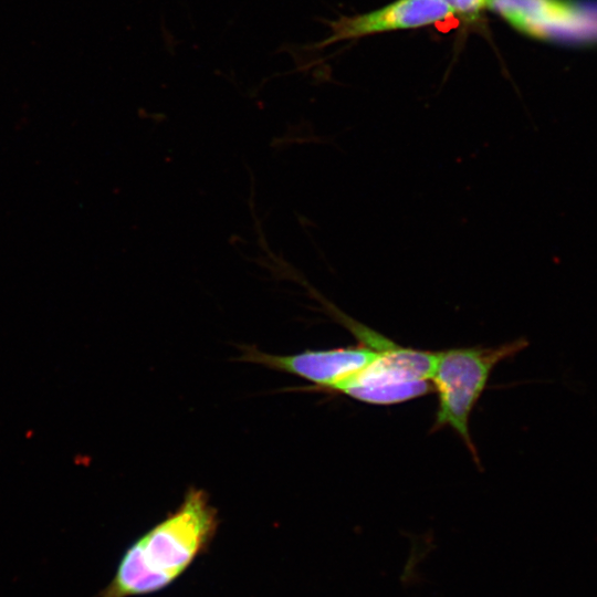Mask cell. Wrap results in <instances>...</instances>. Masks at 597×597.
<instances>
[{
	"label": "cell",
	"instance_id": "obj_3",
	"mask_svg": "<svg viewBox=\"0 0 597 597\" xmlns=\"http://www.w3.org/2000/svg\"><path fill=\"white\" fill-rule=\"evenodd\" d=\"M486 7L530 36L572 46L597 44V0H486Z\"/></svg>",
	"mask_w": 597,
	"mask_h": 597
},
{
	"label": "cell",
	"instance_id": "obj_5",
	"mask_svg": "<svg viewBox=\"0 0 597 597\" xmlns=\"http://www.w3.org/2000/svg\"><path fill=\"white\" fill-rule=\"evenodd\" d=\"M438 352L404 347L394 343L378 357L327 391L370 402L388 395L399 384L430 380Z\"/></svg>",
	"mask_w": 597,
	"mask_h": 597
},
{
	"label": "cell",
	"instance_id": "obj_7",
	"mask_svg": "<svg viewBox=\"0 0 597 597\" xmlns=\"http://www.w3.org/2000/svg\"><path fill=\"white\" fill-rule=\"evenodd\" d=\"M172 580L150 568L135 542L123 555L113 580L101 597H127L153 593Z\"/></svg>",
	"mask_w": 597,
	"mask_h": 597
},
{
	"label": "cell",
	"instance_id": "obj_8",
	"mask_svg": "<svg viewBox=\"0 0 597 597\" xmlns=\"http://www.w3.org/2000/svg\"><path fill=\"white\" fill-rule=\"evenodd\" d=\"M486 7V0H454V12L475 18Z\"/></svg>",
	"mask_w": 597,
	"mask_h": 597
},
{
	"label": "cell",
	"instance_id": "obj_6",
	"mask_svg": "<svg viewBox=\"0 0 597 597\" xmlns=\"http://www.w3.org/2000/svg\"><path fill=\"white\" fill-rule=\"evenodd\" d=\"M454 10L442 0H397L381 9L332 24V35L323 42L367 35L377 32L419 28L442 21Z\"/></svg>",
	"mask_w": 597,
	"mask_h": 597
},
{
	"label": "cell",
	"instance_id": "obj_9",
	"mask_svg": "<svg viewBox=\"0 0 597 597\" xmlns=\"http://www.w3.org/2000/svg\"><path fill=\"white\" fill-rule=\"evenodd\" d=\"M448 3L454 10V0H442Z\"/></svg>",
	"mask_w": 597,
	"mask_h": 597
},
{
	"label": "cell",
	"instance_id": "obj_1",
	"mask_svg": "<svg viewBox=\"0 0 597 597\" xmlns=\"http://www.w3.org/2000/svg\"><path fill=\"white\" fill-rule=\"evenodd\" d=\"M526 346L523 339L500 346L458 347L438 352L430 381L438 394L432 431L450 427L465 443L475 461L476 449L469 429L470 416L493 368Z\"/></svg>",
	"mask_w": 597,
	"mask_h": 597
},
{
	"label": "cell",
	"instance_id": "obj_4",
	"mask_svg": "<svg viewBox=\"0 0 597 597\" xmlns=\"http://www.w3.org/2000/svg\"><path fill=\"white\" fill-rule=\"evenodd\" d=\"M379 353L363 344L292 355L268 354L251 346L243 348L240 359L308 380L313 384L308 390L326 391L366 367Z\"/></svg>",
	"mask_w": 597,
	"mask_h": 597
},
{
	"label": "cell",
	"instance_id": "obj_2",
	"mask_svg": "<svg viewBox=\"0 0 597 597\" xmlns=\"http://www.w3.org/2000/svg\"><path fill=\"white\" fill-rule=\"evenodd\" d=\"M218 513L205 490L189 488L179 507L138 538L147 565L174 580L211 541Z\"/></svg>",
	"mask_w": 597,
	"mask_h": 597
}]
</instances>
